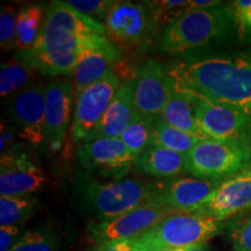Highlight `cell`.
<instances>
[{
	"mask_svg": "<svg viewBox=\"0 0 251 251\" xmlns=\"http://www.w3.org/2000/svg\"><path fill=\"white\" fill-rule=\"evenodd\" d=\"M165 72L175 92L240 109L251 117V48L186 58L172 63Z\"/></svg>",
	"mask_w": 251,
	"mask_h": 251,
	"instance_id": "6da1fadb",
	"label": "cell"
},
{
	"mask_svg": "<svg viewBox=\"0 0 251 251\" xmlns=\"http://www.w3.org/2000/svg\"><path fill=\"white\" fill-rule=\"evenodd\" d=\"M108 40L100 21L79 13L68 1H52L35 45L29 50L83 52Z\"/></svg>",
	"mask_w": 251,
	"mask_h": 251,
	"instance_id": "7a4b0ae2",
	"label": "cell"
},
{
	"mask_svg": "<svg viewBox=\"0 0 251 251\" xmlns=\"http://www.w3.org/2000/svg\"><path fill=\"white\" fill-rule=\"evenodd\" d=\"M236 26L229 5L185 11L163 30L161 50L181 55L227 40Z\"/></svg>",
	"mask_w": 251,
	"mask_h": 251,
	"instance_id": "3957f363",
	"label": "cell"
},
{
	"mask_svg": "<svg viewBox=\"0 0 251 251\" xmlns=\"http://www.w3.org/2000/svg\"><path fill=\"white\" fill-rule=\"evenodd\" d=\"M151 183L139 179L101 181L80 176L75 181L74 197L80 212L93 221H108L149 202Z\"/></svg>",
	"mask_w": 251,
	"mask_h": 251,
	"instance_id": "277c9868",
	"label": "cell"
},
{
	"mask_svg": "<svg viewBox=\"0 0 251 251\" xmlns=\"http://www.w3.org/2000/svg\"><path fill=\"white\" fill-rule=\"evenodd\" d=\"M224 228L221 221L207 216L194 213H171L134 240L142 251H180L207 242Z\"/></svg>",
	"mask_w": 251,
	"mask_h": 251,
	"instance_id": "5b68a950",
	"label": "cell"
},
{
	"mask_svg": "<svg viewBox=\"0 0 251 251\" xmlns=\"http://www.w3.org/2000/svg\"><path fill=\"white\" fill-rule=\"evenodd\" d=\"M161 20L157 1H114L102 25L108 39L122 48H146Z\"/></svg>",
	"mask_w": 251,
	"mask_h": 251,
	"instance_id": "8992f818",
	"label": "cell"
},
{
	"mask_svg": "<svg viewBox=\"0 0 251 251\" xmlns=\"http://www.w3.org/2000/svg\"><path fill=\"white\" fill-rule=\"evenodd\" d=\"M187 158L188 174L220 183L251 165V146L206 139L188 152Z\"/></svg>",
	"mask_w": 251,
	"mask_h": 251,
	"instance_id": "52a82bcc",
	"label": "cell"
},
{
	"mask_svg": "<svg viewBox=\"0 0 251 251\" xmlns=\"http://www.w3.org/2000/svg\"><path fill=\"white\" fill-rule=\"evenodd\" d=\"M187 98L192 102L199 127L208 139L251 146L250 115L240 109L218 105L198 97Z\"/></svg>",
	"mask_w": 251,
	"mask_h": 251,
	"instance_id": "ba28073f",
	"label": "cell"
},
{
	"mask_svg": "<svg viewBox=\"0 0 251 251\" xmlns=\"http://www.w3.org/2000/svg\"><path fill=\"white\" fill-rule=\"evenodd\" d=\"M120 85L119 74L111 71L76 96L71 122V137L75 142H84L89 137L107 111Z\"/></svg>",
	"mask_w": 251,
	"mask_h": 251,
	"instance_id": "9c48e42d",
	"label": "cell"
},
{
	"mask_svg": "<svg viewBox=\"0 0 251 251\" xmlns=\"http://www.w3.org/2000/svg\"><path fill=\"white\" fill-rule=\"evenodd\" d=\"M174 213L166 207L146 203L108 221H91L87 233L94 244L134 240L150 230L157 222Z\"/></svg>",
	"mask_w": 251,
	"mask_h": 251,
	"instance_id": "30bf717a",
	"label": "cell"
},
{
	"mask_svg": "<svg viewBox=\"0 0 251 251\" xmlns=\"http://www.w3.org/2000/svg\"><path fill=\"white\" fill-rule=\"evenodd\" d=\"M135 156L121 139L84 141L77 150V162L86 174L124 179L133 169Z\"/></svg>",
	"mask_w": 251,
	"mask_h": 251,
	"instance_id": "8fae6325",
	"label": "cell"
},
{
	"mask_svg": "<svg viewBox=\"0 0 251 251\" xmlns=\"http://www.w3.org/2000/svg\"><path fill=\"white\" fill-rule=\"evenodd\" d=\"M251 211V165L227 179L191 213L224 221Z\"/></svg>",
	"mask_w": 251,
	"mask_h": 251,
	"instance_id": "7c38bea8",
	"label": "cell"
},
{
	"mask_svg": "<svg viewBox=\"0 0 251 251\" xmlns=\"http://www.w3.org/2000/svg\"><path fill=\"white\" fill-rule=\"evenodd\" d=\"M7 109L21 139L34 147L46 142V86L42 83L19 91L9 99Z\"/></svg>",
	"mask_w": 251,
	"mask_h": 251,
	"instance_id": "4fadbf2b",
	"label": "cell"
},
{
	"mask_svg": "<svg viewBox=\"0 0 251 251\" xmlns=\"http://www.w3.org/2000/svg\"><path fill=\"white\" fill-rule=\"evenodd\" d=\"M219 184L218 181L187 177L151 183L148 203L166 207L174 213H191Z\"/></svg>",
	"mask_w": 251,
	"mask_h": 251,
	"instance_id": "5bb4252c",
	"label": "cell"
},
{
	"mask_svg": "<svg viewBox=\"0 0 251 251\" xmlns=\"http://www.w3.org/2000/svg\"><path fill=\"white\" fill-rule=\"evenodd\" d=\"M133 80L134 106L137 115L156 118L162 114L172 89L163 65L150 58L136 72Z\"/></svg>",
	"mask_w": 251,
	"mask_h": 251,
	"instance_id": "9a60e30c",
	"label": "cell"
},
{
	"mask_svg": "<svg viewBox=\"0 0 251 251\" xmlns=\"http://www.w3.org/2000/svg\"><path fill=\"white\" fill-rule=\"evenodd\" d=\"M75 105L76 92L69 80H52L46 86L45 143L52 151H57L64 143Z\"/></svg>",
	"mask_w": 251,
	"mask_h": 251,
	"instance_id": "2e32d148",
	"label": "cell"
},
{
	"mask_svg": "<svg viewBox=\"0 0 251 251\" xmlns=\"http://www.w3.org/2000/svg\"><path fill=\"white\" fill-rule=\"evenodd\" d=\"M47 184L40 166L26 155L5 153L0 161V197L34 194Z\"/></svg>",
	"mask_w": 251,
	"mask_h": 251,
	"instance_id": "e0dca14e",
	"label": "cell"
},
{
	"mask_svg": "<svg viewBox=\"0 0 251 251\" xmlns=\"http://www.w3.org/2000/svg\"><path fill=\"white\" fill-rule=\"evenodd\" d=\"M120 58L121 52L111 40L94 48L84 50L72 72L76 96L102 79L111 71H114L113 68L120 62Z\"/></svg>",
	"mask_w": 251,
	"mask_h": 251,
	"instance_id": "ac0fdd59",
	"label": "cell"
},
{
	"mask_svg": "<svg viewBox=\"0 0 251 251\" xmlns=\"http://www.w3.org/2000/svg\"><path fill=\"white\" fill-rule=\"evenodd\" d=\"M136 117L134 106L133 80L121 81V85L115 93L111 105L97 127L85 141L98 139H120Z\"/></svg>",
	"mask_w": 251,
	"mask_h": 251,
	"instance_id": "d6986e66",
	"label": "cell"
},
{
	"mask_svg": "<svg viewBox=\"0 0 251 251\" xmlns=\"http://www.w3.org/2000/svg\"><path fill=\"white\" fill-rule=\"evenodd\" d=\"M133 170L149 177L175 178L188 174V158L175 150L151 146L135 157Z\"/></svg>",
	"mask_w": 251,
	"mask_h": 251,
	"instance_id": "ffe728a7",
	"label": "cell"
},
{
	"mask_svg": "<svg viewBox=\"0 0 251 251\" xmlns=\"http://www.w3.org/2000/svg\"><path fill=\"white\" fill-rule=\"evenodd\" d=\"M80 54L81 52L27 50L18 52V57L29 64L34 70L42 72L46 76H67L72 75Z\"/></svg>",
	"mask_w": 251,
	"mask_h": 251,
	"instance_id": "44dd1931",
	"label": "cell"
},
{
	"mask_svg": "<svg viewBox=\"0 0 251 251\" xmlns=\"http://www.w3.org/2000/svg\"><path fill=\"white\" fill-rule=\"evenodd\" d=\"M169 126L179 129L184 133L206 140L208 137L203 134L198 124L191 100L184 94L172 91L170 99L166 103L164 111L159 115Z\"/></svg>",
	"mask_w": 251,
	"mask_h": 251,
	"instance_id": "7402d4cb",
	"label": "cell"
},
{
	"mask_svg": "<svg viewBox=\"0 0 251 251\" xmlns=\"http://www.w3.org/2000/svg\"><path fill=\"white\" fill-rule=\"evenodd\" d=\"M39 208V199L33 194L0 197V227L24 226Z\"/></svg>",
	"mask_w": 251,
	"mask_h": 251,
	"instance_id": "603a6c76",
	"label": "cell"
},
{
	"mask_svg": "<svg viewBox=\"0 0 251 251\" xmlns=\"http://www.w3.org/2000/svg\"><path fill=\"white\" fill-rule=\"evenodd\" d=\"M43 8L41 5L25 6L17 15V40L14 50L24 52L35 45L42 29Z\"/></svg>",
	"mask_w": 251,
	"mask_h": 251,
	"instance_id": "cb8c5ba5",
	"label": "cell"
},
{
	"mask_svg": "<svg viewBox=\"0 0 251 251\" xmlns=\"http://www.w3.org/2000/svg\"><path fill=\"white\" fill-rule=\"evenodd\" d=\"M201 140L202 139L192 136V135L184 133L179 129H176L163 121L161 117H156L155 122H153L150 147H163V148L188 155V152Z\"/></svg>",
	"mask_w": 251,
	"mask_h": 251,
	"instance_id": "d4e9b609",
	"label": "cell"
},
{
	"mask_svg": "<svg viewBox=\"0 0 251 251\" xmlns=\"http://www.w3.org/2000/svg\"><path fill=\"white\" fill-rule=\"evenodd\" d=\"M35 72L33 68L20 57L13 61L2 63L0 68V96L2 99L13 97L19 91L29 85Z\"/></svg>",
	"mask_w": 251,
	"mask_h": 251,
	"instance_id": "484cf974",
	"label": "cell"
},
{
	"mask_svg": "<svg viewBox=\"0 0 251 251\" xmlns=\"http://www.w3.org/2000/svg\"><path fill=\"white\" fill-rule=\"evenodd\" d=\"M155 119L136 114L133 122L120 136L122 142L135 157L150 147Z\"/></svg>",
	"mask_w": 251,
	"mask_h": 251,
	"instance_id": "4316f807",
	"label": "cell"
},
{
	"mask_svg": "<svg viewBox=\"0 0 251 251\" xmlns=\"http://www.w3.org/2000/svg\"><path fill=\"white\" fill-rule=\"evenodd\" d=\"M57 240L47 229L27 230L11 251H56Z\"/></svg>",
	"mask_w": 251,
	"mask_h": 251,
	"instance_id": "83f0119b",
	"label": "cell"
},
{
	"mask_svg": "<svg viewBox=\"0 0 251 251\" xmlns=\"http://www.w3.org/2000/svg\"><path fill=\"white\" fill-rule=\"evenodd\" d=\"M17 15L12 6L2 7L0 14V46L2 51L14 49L17 40Z\"/></svg>",
	"mask_w": 251,
	"mask_h": 251,
	"instance_id": "f1b7e54d",
	"label": "cell"
},
{
	"mask_svg": "<svg viewBox=\"0 0 251 251\" xmlns=\"http://www.w3.org/2000/svg\"><path fill=\"white\" fill-rule=\"evenodd\" d=\"M229 235L235 251H251V214L229 226Z\"/></svg>",
	"mask_w": 251,
	"mask_h": 251,
	"instance_id": "f546056e",
	"label": "cell"
},
{
	"mask_svg": "<svg viewBox=\"0 0 251 251\" xmlns=\"http://www.w3.org/2000/svg\"><path fill=\"white\" fill-rule=\"evenodd\" d=\"M68 4L79 13L97 21L99 19L101 23L114 1H111V0H70L68 1Z\"/></svg>",
	"mask_w": 251,
	"mask_h": 251,
	"instance_id": "4dcf8cb0",
	"label": "cell"
},
{
	"mask_svg": "<svg viewBox=\"0 0 251 251\" xmlns=\"http://www.w3.org/2000/svg\"><path fill=\"white\" fill-rule=\"evenodd\" d=\"M237 29L244 36H251V0H237L229 5Z\"/></svg>",
	"mask_w": 251,
	"mask_h": 251,
	"instance_id": "1f68e13d",
	"label": "cell"
},
{
	"mask_svg": "<svg viewBox=\"0 0 251 251\" xmlns=\"http://www.w3.org/2000/svg\"><path fill=\"white\" fill-rule=\"evenodd\" d=\"M26 231L24 226L0 227V251H11Z\"/></svg>",
	"mask_w": 251,
	"mask_h": 251,
	"instance_id": "d6a6232c",
	"label": "cell"
},
{
	"mask_svg": "<svg viewBox=\"0 0 251 251\" xmlns=\"http://www.w3.org/2000/svg\"><path fill=\"white\" fill-rule=\"evenodd\" d=\"M91 251H142L139 244L135 240H124V241H111V242H103L94 244Z\"/></svg>",
	"mask_w": 251,
	"mask_h": 251,
	"instance_id": "836d02e7",
	"label": "cell"
},
{
	"mask_svg": "<svg viewBox=\"0 0 251 251\" xmlns=\"http://www.w3.org/2000/svg\"><path fill=\"white\" fill-rule=\"evenodd\" d=\"M221 5H222V2L218 1V0H191V1H188V7L186 11L219 7V6H221Z\"/></svg>",
	"mask_w": 251,
	"mask_h": 251,
	"instance_id": "e575fe53",
	"label": "cell"
},
{
	"mask_svg": "<svg viewBox=\"0 0 251 251\" xmlns=\"http://www.w3.org/2000/svg\"><path fill=\"white\" fill-rule=\"evenodd\" d=\"M11 140L12 134L8 130V127H5L4 125H1V135H0V152H1V156L7 153V149L9 143H11Z\"/></svg>",
	"mask_w": 251,
	"mask_h": 251,
	"instance_id": "d590c367",
	"label": "cell"
},
{
	"mask_svg": "<svg viewBox=\"0 0 251 251\" xmlns=\"http://www.w3.org/2000/svg\"><path fill=\"white\" fill-rule=\"evenodd\" d=\"M184 251H211V250H209L208 247H207V242H205V243H199L193 247L187 248V249H185Z\"/></svg>",
	"mask_w": 251,
	"mask_h": 251,
	"instance_id": "8d00e7d4",
	"label": "cell"
},
{
	"mask_svg": "<svg viewBox=\"0 0 251 251\" xmlns=\"http://www.w3.org/2000/svg\"><path fill=\"white\" fill-rule=\"evenodd\" d=\"M180 251H184V250H180Z\"/></svg>",
	"mask_w": 251,
	"mask_h": 251,
	"instance_id": "74e56055",
	"label": "cell"
}]
</instances>
